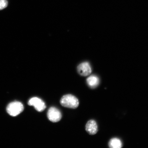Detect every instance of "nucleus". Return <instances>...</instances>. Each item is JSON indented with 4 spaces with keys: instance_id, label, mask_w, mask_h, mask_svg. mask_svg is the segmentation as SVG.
<instances>
[{
    "instance_id": "f257e3e1",
    "label": "nucleus",
    "mask_w": 148,
    "mask_h": 148,
    "mask_svg": "<svg viewBox=\"0 0 148 148\" xmlns=\"http://www.w3.org/2000/svg\"><path fill=\"white\" fill-rule=\"evenodd\" d=\"M60 103L63 106L72 109L77 108L79 105L78 99L71 94L63 96L61 98Z\"/></svg>"
},
{
    "instance_id": "f03ea898",
    "label": "nucleus",
    "mask_w": 148,
    "mask_h": 148,
    "mask_svg": "<svg viewBox=\"0 0 148 148\" xmlns=\"http://www.w3.org/2000/svg\"><path fill=\"white\" fill-rule=\"evenodd\" d=\"M24 109L23 103L16 101L9 103L7 107V111L10 116H15L23 112Z\"/></svg>"
},
{
    "instance_id": "7ed1b4c3",
    "label": "nucleus",
    "mask_w": 148,
    "mask_h": 148,
    "mask_svg": "<svg viewBox=\"0 0 148 148\" xmlns=\"http://www.w3.org/2000/svg\"><path fill=\"white\" fill-rule=\"evenodd\" d=\"M48 119L53 123H57L62 119V114L60 111L54 107L49 109L47 113Z\"/></svg>"
},
{
    "instance_id": "20e7f679",
    "label": "nucleus",
    "mask_w": 148,
    "mask_h": 148,
    "mask_svg": "<svg viewBox=\"0 0 148 148\" xmlns=\"http://www.w3.org/2000/svg\"><path fill=\"white\" fill-rule=\"evenodd\" d=\"M28 104L29 106H34L38 112H41L46 108L45 103L39 98L34 97L29 100Z\"/></svg>"
},
{
    "instance_id": "39448f33",
    "label": "nucleus",
    "mask_w": 148,
    "mask_h": 148,
    "mask_svg": "<svg viewBox=\"0 0 148 148\" xmlns=\"http://www.w3.org/2000/svg\"><path fill=\"white\" fill-rule=\"evenodd\" d=\"M77 72L82 76H87L92 72L91 68L88 62H84L79 65L77 67Z\"/></svg>"
},
{
    "instance_id": "423d86ee",
    "label": "nucleus",
    "mask_w": 148,
    "mask_h": 148,
    "mask_svg": "<svg viewBox=\"0 0 148 148\" xmlns=\"http://www.w3.org/2000/svg\"><path fill=\"white\" fill-rule=\"evenodd\" d=\"M86 130L89 134L91 135L95 134L98 131L97 122L93 120H90L86 123Z\"/></svg>"
},
{
    "instance_id": "0eeeda50",
    "label": "nucleus",
    "mask_w": 148,
    "mask_h": 148,
    "mask_svg": "<svg viewBox=\"0 0 148 148\" xmlns=\"http://www.w3.org/2000/svg\"><path fill=\"white\" fill-rule=\"evenodd\" d=\"M86 82L90 87L94 88L97 87L99 85V80L97 77L92 75L87 79Z\"/></svg>"
},
{
    "instance_id": "6e6552de",
    "label": "nucleus",
    "mask_w": 148,
    "mask_h": 148,
    "mask_svg": "<svg viewBox=\"0 0 148 148\" xmlns=\"http://www.w3.org/2000/svg\"><path fill=\"white\" fill-rule=\"evenodd\" d=\"M108 146L110 148H120L123 147V144L119 138H113L111 139L109 141Z\"/></svg>"
},
{
    "instance_id": "1a4fd4ad",
    "label": "nucleus",
    "mask_w": 148,
    "mask_h": 148,
    "mask_svg": "<svg viewBox=\"0 0 148 148\" xmlns=\"http://www.w3.org/2000/svg\"><path fill=\"white\" fill-rule=\"evenodd\" d=\"M8 4V1L7 0H0V10L6 8Z\"/></svg>"
}]
</instances>
